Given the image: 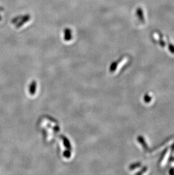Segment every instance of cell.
I'll use <instances>...</instances> for the list:
<instances>
[{
  "label": "cell",
  "mask_w": 174,
  "mask_h": 175,
  "mask_svg": "<svg viewBox=\"0 0 174 175\" xmlns=\"http://www.w3.org/2000/svg\"><path fill=\"white\" fill-rule=\"evenodd\" d=\"M137 14H138V15L139 19H140L141 21L144 22V16H143V11H142L141 9L138 8V10H137Z\"/></svg>",
  "instance_id": "obj_1"
}]
</instances>
